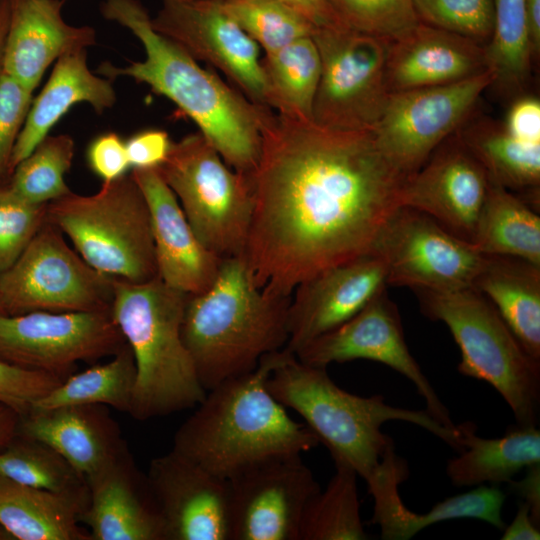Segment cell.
Masks as SVG:
<instances>
[{
    "mask_svg": "<svg viewBox=\"0 0 540 540\" xmlns=\"http://www.w3.org/2000/svg\"><path fill=\"white\" fill-rule=\"evenodd\" d=\"M253 210L243 254L252 278L291 296L318 272L372 250L402 206L409 176L371 131L329 128L271 110L250 173Z\"/></svg>",
    "mask_w": 540,
    "mask_h": 540,
    "instance_id": "6da1fadb",
    "label": "cell"
},
{
    "mask_svg": "<svg viewBox=\"0 0 540 540\" xmlns=\"http://www.w3.org/2000/svg\"><path fill=\"white\" fill-rule=\"evenodd\" d=\"M100 12L106 20L128 29L142 44L145 57L125 66L104 62L96 73L111 80L128 77L148 85L198 126L229 167L252 173L260 156L262 128L271 109L249 100L158 33L140 0H103Z\"/></svg>",
    "mask_w": 540,
    "mask_h": 540,
    "instance_id": "7a4b0ae2",
    "label": "cell"
},
{
    "mask_svg": "<svg viewBox=\"0 0 540 540\" xmlns=\"http://www.w3.org/2000/svg\"><path fill=\"white\" fill-rule=\"evenodd\" d=\"M280 351L264 356L253 371L206 391L177 429L172 449L228 480L263 460L318 446L317 437L266 387Z\"/></svg>",
    "mask_w": 540,
    "mask_h": 540,
    "instance_id": "3957f363",
    "label": "cell"
},
{
    "mask_svg": "<svg viewBox=\"0 0 540 540\" xmlns=\"http://www.w3.org/2000/svg\"><path fill=\"white\" fill-rule=\"evenodd\" d=\"M266 387L279 403L304 419L319 443L329 450L334 464L353 469L366 483L396 454L393 440L381 431L387 421L415 424L457 452L462 450L458 431L440 424L426 409L391 406L381 395L352 394L335 384L326 368L306 364L284 348Z\"/></svg>",
    "mask_w": 540,
    "mask_h": 540,
    "instance_id": "277c9868",
    "label": "cell"
},
{
    "mask_svg": "<svg viewBox=\"0 0 540 540\" xmlns=\"http://www.w3.org/2000/svg\"><path fill=\"white\" fill-rule=\"evenodd\" d=\"M290 300L257 287L243 256L223 258L213 283L187 296L182 339L206 391L286 346Z\"/></svg>",
    "mask_w": 540,
    "mask_h": 540,
    "instance_id": "5b68a950",
    "label": "cell"
},
{
    "mask_svg": "<svg viewBox=\"0 0 540 540\" xmlns=\"http://www.w3.org/2000/svg\"><path fill=\"white\" fill-rule=\"evenodd\" d=\"M187 296L159 277L142 283L113 278L111 314L136 365L128 412L136 420L193 408L206 394L182 339Z\"/></svg>",
    "mask_w": 540,
    "mask_h": 540,
    "instance_id": "8992f818",
    "label": "cell"
},
{
    "mask_svg": "<svg viewBox=\"0 0 540 540\" xmlns=\"http://www.w3.org/2000/svg\"><path fill=\"white\" fill-rule=\"evenodd\" d=\"M414 291L422 313L450 330L461 352L459 373L493 386L518 426H537L540 361L524 350L494 305L474 287Z\"/></svg>",
    "mask_w": 540,
    "mask_h": 540,
    "instance_id": "52a82bcc",
    "label": "cell"
},
{
    "mask_svg": "<svg viewBox=\"0 0 540 540\" xmlns=\"http://www.w3.org/2000/svg\"><path fill=\"white\" fill-rule=\"evenodd\" d=\"M47 220L95 270L132 283L158 277L149 209L131 173L51 201Z\"/></svg>",
    "mask_w": 540,
    "mask_h": 540,
    "instance_id": "ba28073f",
    "label": "cell"
},
{
    "mask_svg": "<svg viewBox=\"0 0 540 540\" xmlns=\"http://www.w3.org/2000/svg\"><path fill=\"white\" fill-rule=\"evenodd\" d=\"M157 169L200 242L221 259L243 256L253 210L250 174L229 167L199 131L172 142Z\"/></svg>",
    "mask_w": 540,
    "mask_h": 540,
    "instance_id": "9c48e42d",
    "label": "cell"
},
{
    "mask_svg": "<svg viewBox=\"0 0 540 540\" xmlns=\"http://www.w3.org/2000/svg\"><path fill=\"white\" fill-rule=\"evenodd\" d=\"M321 60L312 120L322 126L373 131L386 105L391 41L343 25L315 27Z\"/></svg>",
    "mask_w": 540,
    "mask_h": 540,
    "instance_id": "30bf717a",
    "label": "cell"
},
{
    "mask_svg": "<svg viewBox=\"0 0 540 540\" xmlns=\"http://www.w3.org/2000/svg\"><path fill=\"white\" fill-rule=\"evenodd\" d=\"M113 277L92 268L48 220L0 275V311H110Z\"/></svg>",
    "mask_w": 540,
    "mask_h": 540,
    "instance_id": "8fae6325",
    "label": "cell"
},
{
    "mask_svg": "<svg viewBox=\"0 0 540 540\" xmlns=\"http://www.w3.org/2000/svg\"><path fill=\"white\" fill-rule=\"evenodd\" d=\"M493 82L494 73L487 69L446 85L389 93L372 131L377 146L394 167L410 177L461 127Z\"/></svg>",
    "mask_w": 540,
    "mask_h": 540,
    "instance_id": "7c38bea8",
    "label": "cell"
},
{
    "mask_svg": "<svg viewBox=\"0 0 540 540\" xmlns=\"http://www.w3.org/2000/svg\"><path fill=\"white\" fill-rule=\"evenodd\" d=\"M126 344L111 310L0 311V359L25 369L67 377L77 362L113 356Z\"/></svg>",
    "mask_w": 540,
    "mask_h": 540,
    "instance_id": "4fadbf2b",
    "label": "cell"
},
{
    "mask_svg": "<svg viewBox=\"0 0 540 540\" xmlns=\"http://www.w3.org/2000/svg\"><path fill=\"white\" fill-rule=\"evenodd\" d=\"M372 250L384 260L387 285L438 292L472 287L484 254L425 213L400 206Z\"/></svg>",
    "mask_w": 540,
    "mask_h": 540,
    "instance_id": "5bb4252c",
    "label": "cell"
},
{
    "mask_svg": "<svg viewBox=\"0 0 540 540\" xmlns=\"http://www.w3.org/2000/svg\"><path fill=\"white\" fill-rule=\"evenodd\" d=\"M295 355L306 364L323 368L356 359L385 364L413 383L434 419L457 431L448 409L410 353L399 310L386 289L348 321L315 338Z\"/></svg>",
    "mask_w": 540,
    "mask_h": 540,
    "instance_id": "9a60e30c",
    "label": "cell"
},
{
    "mask_svg": "<svg viewBox=\"0 0 540 540\" xmlns=\"http://www.w3.org/2000/svg\"><path fill=\"white\" fill-rule=\"evenodd\" d=\"M227 481L231 540H299L305 506L320 490L301 454L263 460Z\"/></svg>",
    "mask_w": 540,
    "mask_h": 540,
    "instance_id": "2e32d148",
    "label": "cell"
},
{
    "mask_svg": "<svg viewBox=\"0 0 540 540\" xmlns=\"http://www.w3.org/2000/svg\"><path fill=\"white\" fill-rule=\"evenodd\" d=\"M153 28L196 61L220 70L252 102L267 106L260 47L214 0H162Z\"/></svg>",
    "mask_w": 540,
    "mask_h": 540,
    "instance_id": "e0dca14e",
    "label": "cell"
},
{
    "mask_svg": "<svg viewBox=\"0 0 540 540\" xmlns=\"http://www.w3.org/2000/svg\"><path fill=\"white\" fill-rule=\"evenodd\" d=\"M146 480L165 540H231L226 479L171 449L151 460Z\"/></svg>",
    "mask_w": 540,
    "mask_h": 540,
    "instance_id": "ac0fdd59",
    "label": "cell"
},
{
    "mask_svg": "<svg viewBox=\"0 0 540 540\" xmlns=\"http://www.w3.org/2000/svg\"><path fill=\"white\" fill-rule=\"evenodd\" d=\"M387 268L374 250L326 268L294 289L288 311V341L296 354L335 329L387 288Z\"/></svg>",
    "mask_w": 540,
    "mask_h": 540,
    "instance_id": "d6986e66",
    "label": "cell"
},
{
    "mask_svg": "<svg viewBox=\"0 0 540 540\" xmlns=\"http://www.w3.org/2000/svg\"><path fill=\"white\" fill-rule=\"evenodd\" d=\"M488 186L481 163L458 136H450L408 178L402 206L425 213L472 244Z\"/></svg>",
    "mask_w": 540,
    "mask_h": 540,
    "instance_id": "ffe728a7",
    "label": "cell"
},
{
    "mask_svg": "<svg viewBox=\"0 0 540 540\" xmlns=\"http://www.w3.org/2000/svg\"><path fill=\"white\" fill-rule=\"evenodd\" d=\"M131 174L149 209L158 277L187 295L206 290L222 259L200 242L157 168L132 169Z\"/></svg>",
    "mask_w": 540,
    "mask_h": 540,
    "instance_id": "44dd1931",
    "label": "cell"
},
{
    "mask_svg": "<svg viewBox=\"0 0 540 540\" xmlns=\"http://www.w3.org/2000/svg\"><path fill=\"white\" fill-rule=\"evenodd\" d=\"M63 0H9L3 72L33 91L61 56L95 45L91 26H74L62 15Z\"/></svg>",
    "mask_w": 540,
    "mask_h": 540,
    "instance_id": "7402d4cb",
    "label": "cell"
},
{
    "mask_svg": "<svg viewBox=\"0 0 540 540\" xmlns=\"http://www.w3.org/2000/svg\"><path fill=\"white\" fill-rule=\"evenodd\" d=\"M87 483L89 500L79 519L91 540H165L146 475L129 451Z\"/></svg>",
    "mask_w": 540,
    "mask_h": 540,
    "instance_id": "603a6c76",
    "label": "cell"
},
{
    "mask_svg": "<svg viewBox=\"0 0 540 540\" xmlns=\"http://www.w3.org/2000/svg\"><path fill=\"white\" fill-rule=\"evenodd\" d=\"M489 69L486 47L469 38L419 23L390 43L389 93L446 85Z\"/></svg>",
    "mask_w": 540,
    "mask_h": 540,
    "instance_id": "cb8c5ba5",
    "label": "cell"
},
{
    "mask_svg": "<svg viewBox=\"0 0 540 540\" xmlns=\"http://www.w3.org/2000/svg\"><path fill=\"white\" fill-rule=\"evenodd\" d=\"M17 434L51 447L86 481L128 451L118 424L103 405L31 410L20 417Z\"/></svg>",
    "mask_w": 540,
    "mask_h": 540,
    "instance_id": "d4e9b609",
    "label": "cell"
},
{
    "mask_svg": "<svg viewBox=\"0 0 540 540\" xmlns=\"http://www.w3.org/2000/svg\"><path fill=\"white\" fill-rule=\"evenodd\" d=\"M116 101L112 80L90 70L86 49L61 56L43 89L32 101L13 149L9 171L49 135L74 105L87 103L101 114L112 108Z\"/></svg>",
    "mask_w": 540,
    "mask_h": 540,
    "instance_id": "484cf974",
    "label": "cell"
},
{
    "mask_svg": "<svg viewBox=\"0 0 540 540\" xmlns=\"http://www.w3.org/2000/svg\"><path fill=\"white\" fill-rule=\"evenodd\" d=\"M405 480L403 475L393 474L367 487L374 500L371 522L379 525L384 540H408L430 525L460 518L482 520L499 530L506 526L501 514L506 496L497 487L481 485L419 514L402 502L399 485Z\"/></svg>",
    "mask_w": 540,
    "mask_h": 540,
    "instance_id": "4316f807",
    "label": "cell"
},
{
    "mask_svg": "<svg viewBox=\"0 0 540 540\" xmlns=\"http://www.w3.org/2000/svg\"><path fill=\"white\" fill-rule=\"evenodd\" d=\"M524 350L540 361V265L507 255H485L473 281Z\"/></svg>",
    "mask_w": 540,
    "mask_h": 540,
    "instance_id": "83f0119b",
    "label": "cell"
},
{
    "mask_svg": "<svg viewBox=\"0 0 540 540\" xmlns=\"http://www.w3.org/2000/svg\"><path fill=\"white\" fill-rule=\"evenodd\" d=\"M456 427L462 450L446 467L455 486L509 482L523 468L540 463V431L536 426H517L499 438L478 436L471 422Z\"/></svg>",
    "mask_w": 540,
    "mask_h": 540,
    "instance_id": "f1b7e54d",
    "label": "cell"
},
{
    "mask_svg": "<svg viewBox=\"0 0 540 540\" xmlns=\"http://www.w3.org/2000/svg\"><path fill=\"white\" fill-rule=\"evenodd\" d=\"M87 503L0 476V527L16 540H91L80 523Z\"/></svg>",
    "mask_w": 540,
    "mask_h": 540,
    "instance_id": "f546056e",
    "label": "cell"
},
{
    "mask_svg": "<svg viewBox=\"0 0 540 540\" xmlns=\"http://www.w3.org/2000/svg\"><path fill=\"white\" fill-rule=\"evenodd\" d=\"M484 167L488 178L539 208L540 143L521 140L504 126L477 124L457 135Z\"/></svg>",
    "mask_w": 540,
    "mask_h": 540,
    "instance_id": "4dcf8cb0",
    "label": "cell"
},
{
    "mask_svg": "<svg viewBox=\"0 0 540 540\" xmlns=\"http://www.w3.org/2000/svg\"><path fill=\"white\" fill-rule=\"evenodd\" d=\"M519 196L489 179L472 245L485 255H507L540 265V217Z\"/></svg>",
    "mask_w": 540,
    "mask_h": 540,
    "instance_id": "1f68e13d",
    "label": "cell"
},
{
    "mask_svg": "<svg viewBox=\"0 0 540 540\" xmlns=\"http://www.w3.org/2000/svg\"><path fill=\"white\" fill-rule=\"evenodd\" d=\"M267 106L275 112L312 120L321 60L312 36L300 38L261 58Z\"/></svg>",
    "mask_w": 540,
    "mask_h": 540,
    "instance_id": "d6a6232c",
    "label": "cell"
},
{
    "mask_svg": "<svg viewBox=\"0 0 540 540\" xmlns=\"http://www.w3.org/2000/svg\"><path fill=\"white\" fill-rule=\"evenodd\" d=\"M135 382V360L130 347L126 344L108 362L67 376L36 401L31 410H49L74 405H103L128 413Z\"/></svg>",
    "mask_w": 540,
    "mask_h": 540,
    "instance_id": "836d02e7",
    "label": "cell"
},
{
    "mask_svg": "<svg viewBox=\"0 0 540 540\" xmlns=\"http://www.w3.org/2000/svg\"><path fill=\"white\" fill-rule=\"evenodd\" d=\"M356 472L335 464L324 490L307 502L299 527V540H365L360 514Z\"/></svg>",
    "mask_w": 540,
    "mask_h": 540,
    "instance_id": "e575fe53",
    "label": "cell"
},
{
    "mask_svg": "<svg viewBox=\"0 0 540 540\" xmlns=\"http://www.w3.org/2000/svg\"><path fill=\"white\" fill-rule=\"evenodd\" d=\"M0 476L14 482L78 498L88 504L89 487L60 454L48 445L16 435L0 451Z\"/></svg>",
    "mask_w": 540,
    "mask_h": 540,
    "instance_id": "d590c367",
    "label": "cell"
},
{
    "mask_svg": "<svg viewBox=\"0 0 540 540\" xmlns=\"http://www.w3.org/2000/svg\"><path fill=\"white\" fill-rule=\"evenodd\" d=\"M494 26L486 46L494 83L520 87L533 57L529 38L526 0H493Z\"/></svg>",
    "mask_w": 540,
    "mask_h": 540,
    "instance_id": "8d00e7d4",
    "label": "cell"
},
{
    "mask_svg": "<svg viewBox=\"0 0 540 540\" xmlns=\"http://www.w3.org/2000/svg\"><path fill=\"white\" fill-rule=\"evenodd\" d=\"M75 153L68 134L48 135L13 168L9 187L25 201L45 205L71 192L65 182Z\"/></svg>",
    "mask_w": 540,
    "mask_h": 540,
    "instance_id": "74e56055",
    "label": "cell"
},
{
    "mask_svg": "<svg viewBox=\"0 0 540 540\" xmlns=\"http://www.w3.org/2000/svg\"><path fill=\"white\" fill-rule=\"evenodd\" d=\"M219 3L265 54L312 36L316 27L306 16L279 0H225Z\"/></svg>",
    "mask_w": 540,
    "mask_h": 540,
    "instance_id": "f35d334b",
    "label": "cell"
},
{
    "mask_svg": "<svg viewBox=\"0 0 540 540\" xmlns=\"http://www.w3.org/2000/svg\"><path fill=\"white\" fill-rule=\"evenodd\" d=\"M326 1L341 25L391 42L420 23L412 0Z\"/></svg>",
    "mask_w": 540,
    "mask_h": 540,
    "instance_id": "ab89813d",
    "label": "cell"
},
{
    "mask_svg": "<svg viewBox=\"0 0 540 540\" xmlns=\"http://www.w3.org/2000/svg\"><path fill=\"white\" fill-rule=\"evenodd\" d=\"M425 24L469 38L490 40L494 26L493 0H412Z\"/></svg>",
    "mask_w": 540,
    "mask_h": 540,
    "instance_id": "60d3db41",
    "label": "cell"
},
{
    "mask_svg": "<svg viewBox=\"0 0 540 540\" xmlns=\"http://www.w3.org/2000/svg\"><path fill=\"white\" fill-rule=\"evenodd\" d=\"M47 220V204L25 201L9 186L0 187V275L27 248Z\"/></svg>",
    "mask_w": 540,
    "mask_h": 540,
    "instance_id": "b9f144b4",
    "label": "cell"
},
{
    "mask_svg": "<svg viewBox=\"0 0 540 540\" xmlns=\"http://www.w3.org/2000/svg\"><path fill=\"white\" fill-rule=\"evenodd\" d=\"M66 377L25 369L0 359V404L20 417Z\"/></svg>",
    "mask_w": 540,
    "mask_h": 540,
    "instance_id": "7bdbcfd3",
    "label": "cell"
},
{
    "mask_svg": "<svg viewBox=\"0 0 540 540\" xmlns=\"http://www.w3.org/2000/svg\"><path fill=\"white\" fill-rule=\"evenodd\" d=\"M33 91L2 72L0 75V174L9 170L11 156L24 126Z\"/></svg>",
    "mask_w": 540,
    "mask_h": 540,
    "instance_id": "ee69618b",
    "label": "cell"
},
{
    "mask_svg": "<svg viewBox=\"0 0 540 540\" xmlns=\"http://www.w3.org/2000/svg\"><path fill=\"white\" fill-rule=\"evenodd\" d=\"M86 159L90 170L103 182L120 178L131 168L126 141L114 132L94 138L87 148Z\"/></svg>",
    "mask_w": 540,
    "mask_h": 540,
    "instance_id": "f6af8a7d",
    "label": "cell"
},
{
    "mask_svg": "<svg viewBox=\"0 0 540 540\" xmlns=\"http://www.w3.org/2000/svg\"><path fill=\"white\" fill-rule=\"evenodd\" d=\"M172 142L168 133L160 129H146L135 133L126 141L131 168H158L165 161Z\"/></svg>",
    "mask_w": 540,
    "mask_h": 540,
    "instance_id": "bcb514c9",
    "label": "cell"
},
{
    "mask_svg": "<svg viewBox=\"0 0 540 540\" xmlns=\"http://www.w3.org/2000/svg\"><path fill=\"white\" fill-rule=\"evenodd\" d=\"M504 127L510 134L521 140L540 143L539 100L526 97L514 103Z\"/></svg>",
    "mask_w": 540,
    "mask_h": 540,
    "instance_id": "7dc6e473",
    "label": "cell"
},
{
    "mask_svg": "<svg viewBox=\"0 0 540 540\" xmlns=\"http://www.w3.org/2000/svg\"><path fill=\"white\" fill-rule=\"evenodd\" d=\"M529 507L533 522L540 526V463L527 467L526 475L520 481L508 482Z\"/></svg>",
    "mask_w": 540,
    "mask_h": 540,
    "instance_id": "c3c4849f",
    "label": "cell"
},
{
    "mask_svg": "<svg viewBox=\"0 0 540 540\" xmlns=\"http://www.w3.org/2000/svg\"><path fill=\"white\" fill-rule=\"evenodd\" d=\"M225 1V0H214ZM306 16L316 27L341 25L326 0H279Z\"/></svg>",
    "mask_w": 540,
    "mask_h": 540,
    "instance_id": "681fc988",
    "label": "cell"
},
{
    "mask_svg": "<svg viewBox=\"0 0 540 540\" xmlns=\"http://www.w3.org/2000/svg\"><path fill=\"white\" fill-rule=\"evenodd\" d=\"M504 533L502 540H539L540 529L530 515L529 507L522 502L517 510V513L510 523L503 529Z\"/></svg>",
    "mask_w": 540,
    "mask_h": 540,
    "instance_id": "f907efd6",
    "label": "cell"
},
{
    "mask_svg": "<svg viewBox=\"0 0 540 540\" xmlns=\"http://www.w3.org/2000/svg\"><path fill=\"white\" fill-rule=\"evenodd\" d=\"M527 21L532 54L540 50V0H526Z\"/></svg>",
    "mask_w": 540,
    "mask_h": 540,
    "instance_id": "816d5d0a",
    "label": "cell"
},
{
    "mask_svg": "<svg viewBox=\"0 0 540 540\" xmlns=\"http://www.w3.org/2000/svg\"><path fill=\"white\" fill-rule=\"evenodd\" d=\"M19 419L20 416L14 410L0 404V448L17 435Z\"/></svg>",
    "mask_w": 540,
    "mask_h": 540,
    "instance_id": "f5cc1de1",
    "label": "cell"
},
{
    "mask_svg": "<svg viewBox=\"0 0 540 540\" xmlns=\"http://www.w3.org/2000/svg\"><path fill=\"white\" fill-rule=\"evenodd\" d=\"M8 23L9 0H0V75L3 72V54Z\"/></svg>",
    "mask_w": 540,
    "mask_h": 540,
    "instance_id": "db71d44e",
    "label": "cell"
},
{
    "mask_svg": "<svg viewBox=\"0 0 540 540\" xmlns=\"http://www.w3.org/2000/svg\"><path fill=\"white\" fill-rule=\"evenodd\" d=\"M6 539H9V537L6 534V532L0 527V540H6Z\"/></svg>",
    "mask_w": 540,
    "mask_h": 540,
    "instance_id": "11a10c76",
    "label": "cell"
},
{
    "mask_svg": "<svg viewBox=\"0 0 540 540\" xmlns=\"http://www.w3.org/2000/svg\"><path fill=\"white\" fill-rule=\"evenodd\" d=\"M63 1H65V0H63Z\"/></svg>",
    "mask_w": 540,
    "mask_h": 540,
    "instance_id": "9f6ffc18",
    "label": "cell"
}]
</instances>
